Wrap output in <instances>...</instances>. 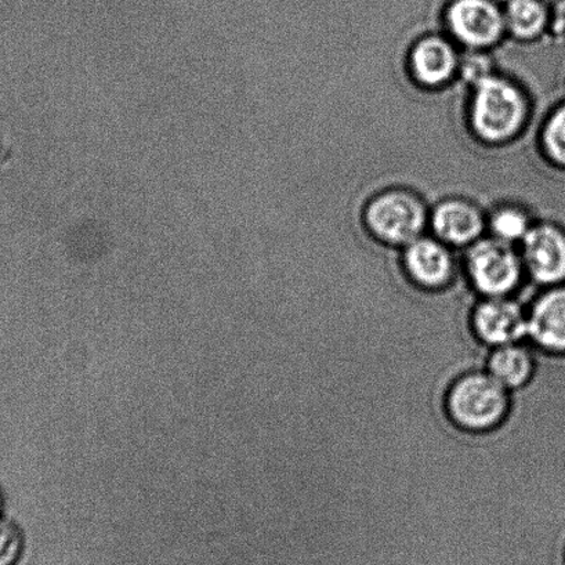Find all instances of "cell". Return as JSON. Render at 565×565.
<instances>
[{"label": "cell", "instance_id": "7a4b0ae2", "mask_svg": "<svg viewBox=\"0 0 565 565\" xmlns=\"http://www.w3.org/2000/svg\"><path fill=\"white\" fill-rule=\"evenodd\" d=\"M524 270L523 259L498 238L475 243L466 255L465 274L481 298L514 296L523 287Z\"/></svg>", "mask_w": 565, "mask_h": 565}, {"label": "cell", "instance_id": "3957f363", "mask_svg": "<svg viewBox=\"0 0 565 565\" xmlns=\"http://www.w3.org/2000/svg\"><path fill=\"white\" fill-rule=\"evenodd\" d=\"M524 115L525 103L512 84L492 76L477 82L471 118L482 139H509L520 129Z\"/></svg>", "mask_w": 565, "mask_h": 565}, {"label": "cell", "instance_id": "2e32d148", "mask_svg": "<svg viewBox=\"0 0 565 565\" xmlns=\"http://www.w3.org/2000/svg\"><path fill=\"white\" fill-rule=\"evenodd\" d=\"M543 141L553 161L565 167V104L548 119Z\"/></svg>", "mask_w": 565, "mask_h": 565}, {"label": "cell", "instance_id": "30bf717a", "mask_svg": "<svg viewBox=\"0 0 565 565\" xmlns=\"http://www.w3.org/2000/svg\"><path fill=\"white\" fill-rule=\"evenodd\" d=\"M535 370V356L531 343L521 342L499 345L488 354L486 371L507 387L518 391L530 382Z\"/></svg>", "mask_w": 565, "mask_h": 565}, {"label": "cell", "instance_id": "4fadbf2b", "mask_svg": "<svg viewBox=\"0 0 565 565\" xmlns=\"http://www.w3.org/2000/svg\"><path fill=\"white\" fill-rule=\"evenodd\" d=\"M504 20L514 35L536 36L545 29L547 9L542 0H509Z\"/></svg>", "mask_w": 565, "mask_h": 565}, {"label": "cell", "instance_id": "6da1fadb", "mask_svg": "<svg viewBox=\"0 0 565 565\" xmlns=\"http://www.w3.org/2000/svg\"><path fill=\"white\" fill-rule=\"evenodd\" d=\"M510 408V392L486 370L463 373L449 386L446 409L460 429L488 431L502 424Z\"/></svg>", "mask_w": 565, "mask_h": 565}, {"label": "cell", "instance_id": "e0dca14e", "mask_svg": "<svg viewBox=\"0 0 565 565\" xmlns=\"http://www.w3.org/2000/svg\"><path fill=\"white\" fill-rule=\"evenodd\" d=\"M3 510H4V495H3V491L0 490V518H3Z\"/></svg>", "mask_w": 565, "mask_h": 565}, {"label": "cell", "instance_id": "8fae6325", "mask_svg": "<svg viewBox=\"0 0 565 565\" xmlns=\"http://www.w3.org/2000/svg\"><path fill=\"white\" fill-rule=\"evenodd\" d=\"M482 217L473 205L463 201H447L433 215V227L448 244L473 243L482 230Z\"/></svg>", "mask_w": 565, "mask_h": 565}, {"label": "cell", "instance_id": "5b68a950", "mask_svg": "<svg viewBox=\"0 0 565 565\" xmlns=\"http://www.w3.org/2000/svg\"><path fill=\"white\" fill-rule=\"evenodd\" d=\"M366 221L373 233L388 244H411L425 226L420 202L405 193H388L372 202Z\"/></svg>", "mask_w": 565, "mask_h": 565}, {"label": "cell", "instance_id": "277c9868", "mask_svg": "<svg viewBox=\"0 0 565 565\" xmlns=\"http://www.w3.org/2000/svg\"><path fill=\"white\" fill-rule=\"evenodd\" d=\"M476 338L490 349L525 342L529 338V312L515 296L480 298L471 315Z\"/></svg>", "mask_w": 565, "mask_h": 565}, {"label": "cell", "instance_id": "52a82bcc", "mask_svg": "<svg viewBox=\"0 0 565 565\" xmlns=\"http://www.w3.org/2000/svg\"><path fill=\"white\" fill-rule=\"evenodd\" d=\"M447 20L454 35L475 47L495 43L507 25L504 13L492 0H454Z\"/></svg>", "mask_w": 565, "mask_h": 565}, {"label": "cell", "instance_id": "ba28073f", "mask_svg": "<svg viewBox=\"0 0 565 565\" xmlns=\"http://www.w3.org/2000/svg\"><path fill=\"white\" fill-rule=\"evenodd\" d=\"M526 312V342L547 353L565 354V284L542 289Z\"/></svg>", "mask_w": 565, "mask_h": 565}, {"label": "cell", "instance_id": "9a60e30c", "mask_svg": "<svg viewBox=\"0 0 565 565\" xmlns=\"http://www.w3.org/2000/svg\"><path fill=\"white\" fill-rule=\"evenodd\" d=\"M24 536L12 520L0 518V565H14L23 553Z\"/></svg>", "mask_w": 565, "mask_h": 565}, {"label": "cell", "instance_id": "5bb4252c", "mask_svg": "<svg viewBox=\"0 0 565 565\" xmlns=\"http://www.w3.org/2000/svg\"><path fill=\"white\" fill-rule=\"evenodd\" d=\"M491 227L495 237L503 243L512 244L514 241L524 239L529 234V221L524 213L515 210H502L492 217Z\"/></svg>", "mask_w": 565, "mask_h": 565}, {"label": "cell", "instance_id": "ac0fdd59", "mask_svg": "<svg viewBox=\"0 0 565 565\" xmlns=\"http://www.w3.org/2000/svg\"><path fill=\"white\" fill-rule=\"evenodd\" d=\"M563 565H565V553H564V559H563Z\"/></svg>", "mask_w": 565, "mask_h": 565}, {"label": "cell", "instance_id": "9c48e42d", "mask_svg": "<svg viewBox=\"0 0 565 565\" xmlns=\"http://www.w3.org/2000/svg\"><path fill=\"white\" fill-rule=\"evenodd\" d=\"M402 265L411 281L429 290L448 287L458 274L451 252L430 238L408 244Z\"/></svg>", "mask_w": 565, "mask_h": 565}, {"label": "cell", "instance_id": "7c38bea8", "mask_svg": "<svg viewBox=\"0 0 565 565\" xmlns=\"http://www.w3.org/2000/svg\"><path fill=\"white\" fill-rule=\"evenodd\" d=\"M413 68L426 85H440L451 78L457 68V54L448 42L440 38H426L413 53Z\"/></svg>", "mask_w": 565, "mask_h": 565}, {"label": "cell", "instance_id": "8992f818", "mask_svg": "<svg viewBox=\"0 0 565 565\" xmlns=\"http://www.w3.org/2000/svg\"><path fill=\"white\" fill-rule=\"evenodd\" d=\"M523 265L537 289L565 284V233L551 224L530 230L523 239Z\"/></svg>", "mask_w": 565, "mask_h": 565}]
</instances>
